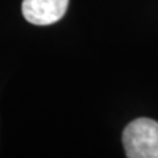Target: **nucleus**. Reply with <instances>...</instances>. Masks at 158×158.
<instances>
[{"instance_id": "f257e3e1", "label": "nucleus", "mask_w": 158, "mask_h": 158, "mask_svg": "<svg viewBox=\"0 0 158 158\" xmlns=\"http://www.w3.org/2000/svg\"><path fill=\"white\" fill-rule=\"evenodd\" d=\"M123 145L129 158H158V123L140 117L123 132Z\"/></svg>"}, {"instance_id": "f03ea898", "label": "nucleus", "mask_w": 158, "mask_h": 158, "mask_svg": "<svg viewBox=\"0 0 158 158\" xmlns=\"http://www.w3.org/2000/svg\"><path fill=\"white\" fill-rule=\"evenodd\" d=\"M69 0H23V15L34 25H50L66 13Z\"/></svg>"}]
</instances>
